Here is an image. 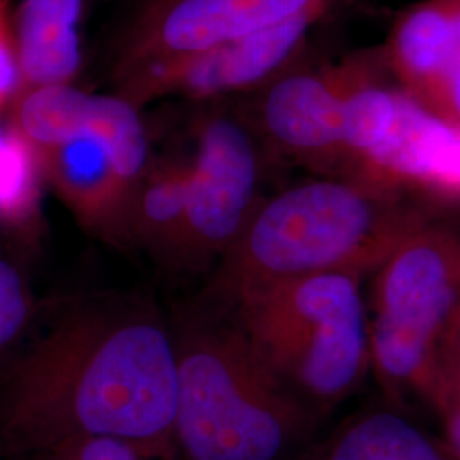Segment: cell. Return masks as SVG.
Listing matches in <instances>:
<instances>
[{
    "instance_id": "cell-16",
    "label": "cell",
    "mask_w": 460,
    "mask_h": 460,
    "mask_svg": "<svg viewBox=\"0 0 460 460\" xmlns=\"http://www.w3.org/2000/svg\"><path fill=\"white\" fill-rule=\"evenodd\" d=\"M94 98L70 84H53L21 91L14 128L38 154L87 132Z\"/></svg>"
},
{
    "instance_id": "cell-15",
    "label": "cell",
    "mask_w": 460,
    "mask_h": 460,
    "mask_svg": "<svg viewBox=\"0 0 460 460\" xmlns=\"http://www.w3.org/2000/svg\"><path fill=\"white\" fill-rule=\"evenodd\" d=\"M188 210V167L167 165L144 174L127 201L121 224L152 246L176 252Z\"/></svg>"
},
{
    "instance_id": "cell-6",
    "label": "cell",
    "mask_w": 460,
    "mask_h": 460,
    "mask_svg": "<svg viewBox=\"0 0 460 460\" xmlns=\"http://www.w3.org/2000/svg\"><path fill=\"white\" fill-rule=\"evenodd\" d=\"M258 180V155L246 130L226 118L208 121L188 165V210L176 252L188 261L224 258L256 210Z\"/></svg>"
},
{
    "instance_id": "cell-7",
    "label": "cell",
    "mask_w": 460,
    "mask_h": 460,
    "mask_svg": "<svg viewBox=\"0 0 460 460\" xmlns=\"http://www.w3.org/2000/svg\"><path fill=\"white\" fill-rule=\"evenodd\" d=\"M315 0H146L125 36L118 83L277 26Z\"/></svg>"
},
{
    "instance_id": "cell-8",
    "label": "cell",
    "mask_w": 460,
    "mask_h": 460,
    "mask_svg": "<svg viewBox=\"0 0 460 460\" xmlns=\"http://www.w3.org/2000/svg\"><path fill=\"white\" fill-rule=\"evenodd\" d=\"M319 9L315 0L277 26L138 72L119 83V96L137 106L140 101L165 94L210 96L258 83L288 58Z\"/></svg>"
},
{
    "instance_id": "cell-2",
    "label": "cell",
    "mask_w": 460,
    "mask_h": 460,
    "mask_svg": "<svg viewBox=\"0 0 460 460\" xmlns=\"http://www.w3.org/2000/svg\"><path fill=\"white\" fill-rule=\"evenodd\" d=\"M435 215L355 182H304L256 208L222 258L220 309L287 279L377 270Z\"/></svg>"
},
{
    "instance_id": "cell-3",
    "label": "cell",
    "mask_w": 460,
    "mask_h": 460,
    "mask_svg": "<svg viewBox=\"0 0 460 460\" xmlns=\"http://www.w3.org/2000/svg\"><path fill=\"white\" fill-rule=\"evenodd\" d=\"M184 460H290L311 444L317 412L270 374L227 313L174 336Z\"/></svg>"
},
{
    "instance_id": "cell-24",
    "label": "cell",
    "mask_w": 460,
    "mask_h": 460,
    "mask_svg": "<svg viewBox=\"0 0 460 460\" xmlns=\"http://www.w3.org/2000/svg\"><path fill=\"white\" fill-rule=\"evenodd\" d=\"M152 460H154V459H152Z\"/></svg>"
},
{
    "instance_id": "cell-20",
    "label": "cell",
    "mask_w": 460,
    "mask_h": 460,
    "mask_svg": "<svg viewBox=\"0 0 460 460\" xmlns=\"http://www.w3.org/2000/svg\"><path fill=\"white\" fill-rule=\"evenodd\" d=\"M140 445L115 437H84L57 445L34 456V460H152Z\"/></svg>"
},
{
    "instance_id": "cell-22",
    "label": "cell",
    "mask_w": 460,
    "mask_h": 460,
    "mask_svg": "<svg viewBox=\"0 0 460 460\" xmlns=\"http://www.w3.org/2000/svg\"><path fill=\"white\" fill-rule=\"evenodd\" d=\"M21 87L16 33L11 28L9 2L0 0V110Z\"/></svg>"
},
{
    "instance_id": "cell-5",
    "label": "cell",
    "mask_w": 460,
    "mask_h": 460,
    "mask_svg": "<svg viewBox=\"0 0 460 460\" xmlns=\"http://www.w3.org/2000/svg\"><path fill=\"white\" fill-rule=\"evenodd\" d=\"M370 362L394 394L425 399L445 334L460 315V234L431 217L376 270Z\"/></svg>"
},
{
    "instance_id": "cell-9",
    "label": "cell",
    "mask_w": 460,
    "mask_h": 460,
    "mask_svg": "<svg viewBox=\"0 0 460 460\" xmlns=\"http://www.w3.org/2000/svg\"><path fill=\"white\" fill-rule=\"evenodd\" d=\"M367 167L385 186H410L438 205H460V127L402 94L394 133Z\"/></svg>"
},
{
    "instance_id": "cell-17",
    "label": "cell",
    "mask_w": 460,
    "mask_h": 460,
    "mask_svg": "<svg viewBox=\"0 0 460 460\" xmlns=\"http://www.w3.org/2000/svg\"><path fill=\"white\" fill-rule=\"evenodd\" d=\"M402 93L365 87L345 96L343 142L368 164L393 137L401 111Z\"/></svg>"
},
{
    "instance_id": "cell-14",
    "label": "cell",
    "mask_w": 460,
    "mask_h": 460,
    "mask_svg": "<svg viewBox=\"0 0 460 460\" xmlns=\"http://www.w3.org/2000/svg\"><path fill=\"white\" fill-rule=\"evenodd\" d=\"M460 28V0H433L412 9L397 28L395 64L412 98L429 106Z\"/></svg>"
},
{
    "instance_id": "cell-11",
    "label": "cell",
    "mask_w": 460,
    "mask_h": 460,
    "mask_svg": "<svg viewBox=\"0 0 460 460\" xmlns=\"http://www.w3.org/2000/svg\"><path fill=\"white\" fill-rule=\"evenodd\" d=\"M83 0H22L16 47L21 91L70 84L81 66Z\"/></svg>"
},
{
    "instance_id": "cell-21",
    "label": "cell",
    "mask_w": 460,
    "mask_h": 460,
    "mask_svg": "<svg viewBox=\"0 0 460 460\" xmlns=\"http://www.w3.org/2000/svg\"><path fill=\"white\" fill-rule=\"evenodd\" d=\"M30 315L28 292L16 270L0 261V349L9 345Z\"/></svg>"
},
{
    "instance_id": "cell-10",
    "label": "cell",
    "mask_w": 460,
    "mask_h": 460,
    "mask_svg": "<svg viewBox=\"0 0 460 460\" xmlns=\"http://www.w3.org/2000/svg\"><path fill=\"white\" fill-rule=\"evenodd\" d=\"M38 155L43 174L83 222H121L135 184L125 178L111 148L98 133L87 128Z\"/></svg>"
},
{
    "instance_id": "cell-4",
    "label": "cell",
    "mask_w": 460,
    "mask_h": 460,
    "mask_svg": "<svg viewBox=\"0 0 460 460\" xmlns=\"http://www.w3.org/2000/svg\"><path fill=\"white\" fill-rule=\"evenodd\" d=\"M222 311L270 374L317 414L345 401L372 363L368 314L357 273L279 281Z\"/></svg>"
},
{
    "instance_id": "cell-19",
    "label": "cell",
    "mask_w": 460,
    "mask_h": 460,
    "mask_svg": "<svg viewBox=\"0 0 460 460\" xmlns=\"http://www.w3.org/2000/svg\"><path fill=\"white\" fill-rule=\"evenodd\" d=\"M423 401L438 416L447 450L460 460V315L445 334Z\"/></svg>"
},
{
    "instance_id": "cell-23",
    "label": "cell",
    "mask_w": 460,
    "mask_h": 460,
    "mask_svg": "<svg viewBox=\"0 0 460 460\" xmlns=\"http://www.w3.org/2000/svg\"><path fill=\"white\" fill-rule=\"evenodd\" d=\"M427 110L445 121L460 127V28L456 47L445 66L444 75Z\"/></svg>"
},
{
    "instance_id": "cell-18",
    "label": "cell",
    "mask_w": 460,
    "mask_h": 460,
    "mask_svg": "<svg viewBox=\"0 0 460 460\" xmlns=\"http://www.w3.org/2000/svg\"><path fill=\"white\" fill-rule=\"evenodd\" d=\"M40 155L14 127L0 128V218L28 222L38 212Z\"/></svg>"
},
{
    "instance_id": "cell-1",
    "label": "cell",
    "mask_w": 460,
    "mask_h": 460,
    "mask_svg": "<svg viewBox=\"0 0 460 460\" xmlns=\"http://www.w3.org/2000/svg\"><path fill=\"white\" fill-rule=\"evenodd\" d=\"M176 411L174 336L147 309L96 304L66 314L14 363L0 391V447L38 456L115 437L165 459Z\"/></svg>"
},
{
    "instance_id": "cell-12",
    "label": "cell",
    "mask_w": 460,
    "mask_h": 460,
    "mask_svg": "<svg viewBox=\"0 0 460 460\" xmlns=\"http://www.w3.org/2000/svg\"><path fill=\"white\" fill-rule=\"evenodd\" d=\"M345 96L315 75H292L275 84L264 101L266 130L279 146L300 154L345 150Z\"/></svg>"
},
{
    "instance_id": "cell-13",
    "label": "cell",
    "mask_w": 460,
    "mask_h": 460,
    "mask_svg": "<svg viewBox=\"0 0 460 460\" xmlns=\"http://www.w3.org/2000/svg\"><path fill=\"white\" fill-rule=\"evenodd\" d=\"M290 460H456L444 442L397 411L376 410L348 418L321 442Z\"/></svg>"
}]
</instances>
